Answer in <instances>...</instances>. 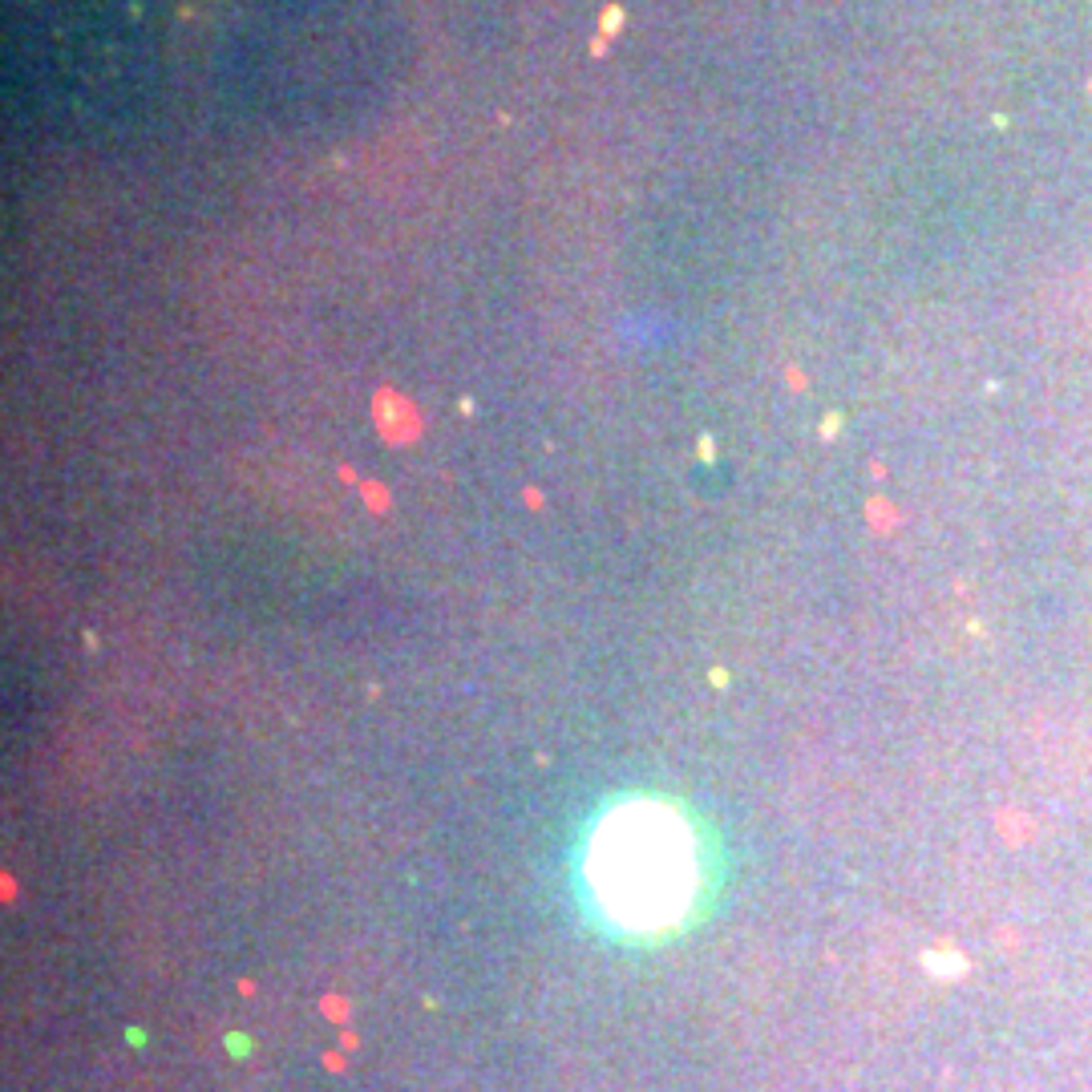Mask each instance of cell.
<instances>
[{
  "label": "cell",
  "mask_w": 1092,
  "mask_h": 1092,
  "mask_svg": "<svg viewBox=\"0 0 1092 1092\" xmlns=\"http://www.w3.org/2000/svg\"><path fill=\"white\" fill-rule=\"evenodd\" d=\"M599 902L636 930H660L680 919L696 894L692 834L664 805H627L599 825L587 858Z\"/></svg>",
  "instance_id": "6da1fadb"
},
{
  "label": "cell",
  "mask_w": 1092,
  "mask_h": 1092,
  "mask_svg": "<svg viewBox=\"0 0 1092 1092\" xmlns=\"http://www.w3.org/2000/svg\"><path fill=\"white\" fill-rule=\"evenodd\" d=\"M619 25H623V8H615L612 4V8L603 13V33H619Z\"/></svg>",
  "instance_id": "7a4b0ae2"
}]
</instances>
